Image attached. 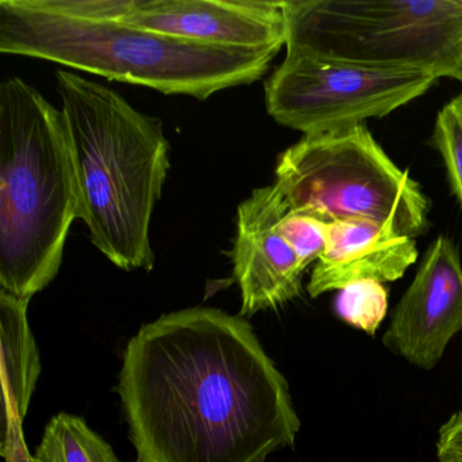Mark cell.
<instances>
[{
    "instance_id": "obj_13",
    "label": "cell",
    "mask_w": 462,
    "mask_h": 462,
    "mask_svg": "<svg viewBox=\"0 0 462 462\" xmlns=\"http://www.w3.org/2000/svg\"><path fill=\"white\" fill-rule=\"evenodd\" d=\"M33 462H120L112 446L79 416L61 412L45 427Z\"/></svg>"
},
{
    "instance_id": "obj_10",
    "label": "cell",
    "mask_w": 462,
    "mask_h": 462,
    "mask_svg": "<svg viewBox=\"0 0 462 462\" xmlns=\"http://www.w3.org/2000/svg\"><path fill=\"white\" fill-rule=\"evenodd\" d=\"M289 210L275 183L255 189L237 208L232 261L242 293V316L281 307L301 291L305 269L278 231V223Z\"/></svg>"
},
{
    "instance_id": "obj_6",
    "label": "cell",
    "mask_w": 462,
    "mask_h": 462,
    "mask_svg": "<svg viewBox=\"0 0 462 462\" xmlns=\"http://www.w3.org/2000/svg\"><path fill=\"white\" fill-rule=\"evenodd\" d=\"M275 185L291 212L326 223L367 218L402 236L429 229L430 202L365 125L304 136L281 153Z\"/></svg>"
},
{
    "instance_id": "obj_12",
    "label": "cell",
    "mask_w": 462,
    "mask_h": 462,
    "mask_svg": "<svg viewBox=\"0 0 462 462\" xmlns=\"http://www.w3.org/2000/svg\"><path fill=\"white\" fill-rule=\"evenodd\" d=\"M31 300L0 291L4 419L23 421L42 373L39 348L28 323Z\"/></svg>"
},
{
    "instance_id": "obj_1",
    "label": "cell",
    "mask_w": 462,
    "mask_h": 462,
    "mask_svg": "<svg viewBox=\"0 0 462 462\" xmlns=\"http://www.w3.org/2000/svg\"><path fill=\"white\" fill-rule=\"evenodd\" d=\"M117 391L147 462H264L301 427L253 327L215 308L144 324L124 351Z\"/></svg>"
},
{
    "instance_id": "obj_16",
    "label": "cell",
    "mask_w": 462,
    "mask_h": 462,
    "mask_svg": "<svg viewBox=\"0 0 462 462\" xmlns=\"http://www.w3.org/2000/svg\"><path fill=\"white\" fill-rule=\"evenodd\" d=\"M328 223L304 213L289 210L280 223L278 231L299 256L302 267L316 263L327 247Z\"/></svg>"
},
{
    "instance_id": "obj_7",
    "label": "cell",
    "mask_w": 462,
    "mask_h": 462,
    "mask_svg": "<svg viewBox=\"0 0 462 462\" xmlns=\"http://www.w3.org/2000/svg\"><path fill=\"white\" fill-rule=\"evenodd\" d=\"M439 78L418 69H385L286 50L266 83V107L281 125L332 134L383 118L430 90Z\"/></svg>"
},
{
    "instance_id": "obj_20",
    "label": "cell",
    "mask_w": 462,
    "mask_h": 462,
    "mask_svg": "<svg viewBox=\"0 0 462 462\" xmlns=\"http://www.w3.org/2000/svg\"><path fill=\"white\" fill-rule=\"evenodd\" d=\"M461 97H462V93H461Z\"/></svg>"
},
{
    "instance_id": "obj_17",
    "label": "cell",
    "mask_w": 462,
    "mask_h": 462,
    "mask_svg": "<svg viewBox=\"0 0 462 462\" xmlns=\"http://www.w3.org/2000/svg\"><path fill=\"white\" fill-rule=\"evenodd\" d=\"M437 458L439 462H462V410L457 411L440 426Z\"/></svg>"
},
{
    "instance_id": "obj_18",
    "label": "cell",
    "mask_w": 462,
    "mask_h": 462,
    "mask_svg": "<svg viewBox=\"0 0 462 462\" xmlns=\"http://www.w3.org/2000/svg\"><path fill=\"white\" fill-rule=\"evenodd\" d=\"M458 82L461 83V85H462V72H461V77H459Z\"/></svg>"
},
{
    "instance_id": "obj_8",
    "label": "cell",
    "mask_w": 462,
    "mask_h": 462,
    "mask_svg": "<svg viewBox=\"0 0 462 462\" xmlns=\"http://www.w3.org/2000/svg\"><path fill=\"white\" fill-rule=\"evenodd\" d=\"M462 331V262L448 237L427 248L410 288L392 312L383 343L413 366L431 370Z\"/></svg>"
},
{
    "instance_id": "obj_3",
    "label": "cell",
    "mask_w": 462,
    "mask_h": 462,
    "mask_svg": "<svg viewBox=\"0 0 462 462\" xmlns=\"http://www.w3.org/2000/svg\"><path fill=\"white\" fill-rule=\"evenodd\" d=\"M281 48L177 39L117 21L58 14L36 0L0 2V52L53 61L117 82L205 101L261 79Z\"/></svg>"
},
{
    "instance_id": "obj_14",
    "label": "cell",
    "mask_w": 462,
    "mask_h": 462,
    "mask_svg": "<svg viewBox=\"0 0 462 462\" xmlns=\"http://www.w3.org/2000/svg\"><path fill=\"white\" fill-rule=\"evenodd\" d=\"M335 312L348 326L374 337L388 312V289L377 281H361L340 289Z\"/></svg>"
},
{
    "instance_id": "obj_4",
    "label": "cell",
    "mask_w": 462,
    "mask_h": 462,
    "mask_svg": "<svg viewBox=\"0 0 462 462\" xmlns=\"http://www.w3.org/2000/svg\"><path fill=\"white\" fill-rule=\"evenodd\" d=\"M79 186L61 110L36 88L0 86V286L31 300L58 275Z\"/></svg>"
},
{
    "instance_id": "obj_15",
    "label": "cell",
    "mask_w": 462,
    "mask_h": 462,
    "mask_svg": "<svg viewBox=\"0 0 462 462\" xmlns=\"http://www.w3.org/2000/svg\"><path fill=\"white\" fill-rule=\"evenodd\" d=\"M432 144L439 151L454 196L462 207V97L457 96L438 113Z\"/></svg>"
},
{
    "instance_id": "obj_19",
    "label": "cell",
    "mask_w": 462,
    "mask_h": 462,
    "mask_svg": "<svg viewBox=\"0 0 462 462\" xmlns=\"http://www.w3.org/2000/svg\"><path fill=\"white\" fill-rule=\"evenodd\" d=\"M137 462H147V461H144V459L139 458V459H137Z\"/></svg>"
},
{
    "instance_id": "obj_2",
    "label": "cell",
    "mask_w": 462,
    "mask_h": 462,
    "mask_svg": "<svg viewBox=\"0 0 462 462\" xmlns=\"http://www.w3.org/2000/svg\"><path fill=\"white\" fill-rule=\"evenodd\" d=\"M56 85L91 243L120 269L150 272L151 221L170 170L163 124L72 72L59 69Z\"/></svg>"
},
{
    "instance_id": "obj_5",
    "label": "cell",
    "mask_w": 462,
    "mask_h": 462,
    "mask_svg": "<svg viewBox=\"0 0 462 462\" xmlns=\"http://www.w3.org/2000/svg\"><path fill=\"white\" fill-rule=\"evenodd\" d=\"M286 50L458 80L462 0L283 2Z\"/></svg>"
},
{
    "instance_id": "obj_11",
    "label": "cell",
    "mask_w": 462,
    "mask_h": 462,
    "mask_svg": "<svg viewBox=\"0 0 462 462\" xmlns=\"http://www.w3.org/2000/svg\"><path fill=\"white\" fill-rule=\"evenodd\" d=\"M418 259L415 240L388 224L367 218L334 221L327 226V247L308 283L310 297L340 291L361 281L393 282Z\"/></svg>"
},
{
    "instance_id": "obj_9",
    "label": "cell",
    "mask_w": 462,
    "mask_h": 462,
    "mask_svg": "<svg viewBox=\"0 0 462 462\" xmlns=\"http://www.w3.org/2000/svg\"><path fill=\"white\" fill-rule=\"evenodd\" d=\"M117 23L177 39L234 48L286 45L283 2L131 0Z\"/></svg>"
}]
</instances>
